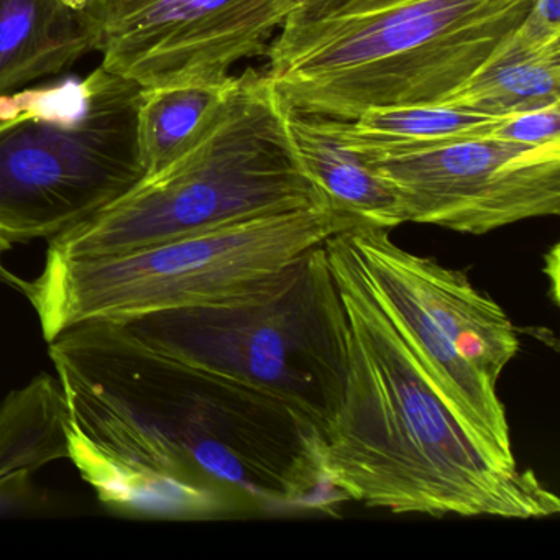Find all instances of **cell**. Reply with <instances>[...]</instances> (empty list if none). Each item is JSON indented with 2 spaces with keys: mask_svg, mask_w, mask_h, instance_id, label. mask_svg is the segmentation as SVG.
Returning a JSON list of instances; mask_svg holds the SVG:
<instances>
[{
  "mask_svg": "<svg viewBox=\"0 0 560 560\" xmlns=\"http://www.w3.org/2000/svg\"><path fill=\"white\" fill-rule=\"evenodd\" d=\"M139 346L275 393L329 424L346 383V316L324 244L237 296L106 320Z\"/></svg>",
  "mask_w": 560,
  "mask_h": 560,
  "instance_id": "cell-4",
  "label": "cell"
},
{
  "mask_svg": "<svg viewBox=\"0 0 560 560\" xmlns=\"http://www.w3.org/2000/svg\"><path fill=\"white\" fill-rule=\"evenodd\" d=\"M534 0H393L287 19L267 77L290 109L353 120L385 107L441 104L514 34Z\"/></svg>",
  "mask_w": 560,
  "mask_h": 560,
  "instance_id": "cell-2",
  "label": "cell"
},
{
  "mask_svg": "<svg viewBox=\"0 0 560 560\" xmlns=\"http://www.w3.org/2000/svg\"><path fill=\"white\" fill-rule=\"evenodd\" d=\"M68 458L96 490L97 498L117 513L192 520L229 511L221 498L205 488L101 454L74 431L73 425Z\"/></svg>",
  "mask_w": 560,
  "mask_h": 560,
  "instance_id": "cell-14",
  "label": "cell"
},
{
  "mask_svg": "<svg viewBox=\"0 0 560 560\" xmlns=\"http://www.w3.org/2000/svg\"><path fill=\"white\" fill-rule=\"evenodd\" d=\"M380 303L448 405L503 460L516 464L498 380L520 352L503 307L462 271L396 245L388 229H343Z\"/></svg>",
  "mask_w": 560,
  "mask_h": 560,
  "instance_id": "cell-7",
  "label": "cell"
},
{
  "mask_svg": "<svg viewBox=\"0 0 560 560\" xmlns=\"http://www.w3.org/2000/svg\"><path fill=\"white\" fill-rule=\"evenodd\" d=\"M491 137L527 145L560 142V104L504 117Z\"/></svg>",
  "mask_w": 560,
  "mask_h": 560,
  "instance_id": "cell-17",
  "label": "cell"
},
{
  "mask_svg": "<svg viewBox=\"0 0 560 560\" xmlns=\"http://www.w3.org/2000/svg\"><path fill=\"white\" fill-rule=\"evenodd\" d=\"M346 0H287V19H310L326 14L342 5ZM284 19V21H287Z\"/></svg>",
  "mask_w": 560,
  "mask_h": 560,
  "instance_id": "cell-19",
  "label": "cell"
},
{
  "mask_svg": "<svg viewBox=\"0 0 560 560\" xmlns=\"http://www.w3.org/2000/svg\"><path fill=\"white\" fill-rule=\"evenodd\" d=\"M86 25L101 68L142 88L224 81L267 51L287 0H65Z\"/></svg>",
  "mask_w": 560,
  "mask_h": 560,
  "instance_id": "cell-9",
  "label": "cell"
},
{
  "mask_svg": "<svg viewBox=\"0 0 560 560\" xmlns=\"http://www.w3.org/2000/svg\"><path fill=\"white\" fill-rule=\"evenodd\" d=\"M287 114L265 71L235 77L221 113L186 155L51 238L48 254L113 257L260 215L329 205L294 155Z\"/></svg>",
  "mask_w": 560,
  "mask_h": 560,
  "instance_id": "cell-3",
  "label": "cell"
},
{
  "mask_svg": "<svg viewBox=\"0 0 560 560\" xmlns=\"http://www.w3.org/2000/svg\"><path fill=\"white\" fill-rule=\"evenodd\" d=\"M516 34L534 44L560 38V0H534Z\"/></svg>",
  "mask_w": 560,
  "mask_h": 560,
  "instance_id": "cell-18",
  "label": "cell"
},
{
  "mask_svg": "<svg viewBox=\"0 0 560 560\" xmlns=\"http://www.w3.org/2000/svg\"><path fill=\"white\" fill-rule=\"evenodd\" d=\"M501 120L447 104H419L366 110L353 120L336 119V126L347 145L406 150L491 136Z\"/></svg>",
  "mask_w": 560,
  "mask_h": 560,
  "instance_id": "cell-16",
  "label": "cell"
},
{
  "mask_svg": "<svg viewBox=\"0 0 560 560\" xmlns=\"http://www.w3.org/2000/svg\"><path fill=\"white\" fill-rule=\"evenodd\" d=\"M388 2H393V0H346L342 5L330 12L362 11V9L375 8V5L388 4Z\"/></svg>",
  "mask_w": 560,
  "mask_h": 560,
  "instance_id": "cell-20",
  "label": "cell"
},
{
  "mask_svg": "<svg viewBox=\"0 0 560 560\" xmlns=\"http://www.w3.org/2000/svg\"><path fill=\"white\" fill-rule=\"evenodd\" d=\"M142 86L97 68L65 110L50 103L0 113V281L14 245L51 238L93 218L145 176L137 149ZM48 101V94H45Z\"/></svg>",
  "mask_w": 560,
  "mask_h": 560,
  "instance_id": "cell-6",
  "label": "cell"
},
{
  "mask_svg": "<svg viewBox=\"0 0 560 560\" xmlns=\"http://www.w3.org/2000/svg\"><path fill=\"white\" fill-rule=\"evenodd\" d=\"M357 225L332 206H310L222 225L103 258L47 254L19 291L37 311L47 342L68 327L237 296L330 235Z\"/></svg>",
  "mask_w": 560,
  "mask_h": 560,
  "instance_id": "cell-5",
  "label": "cell"
},
{
  "mask_svg": "<svg viewBox=\"0 0 560 560\" xmlns=\"http://www.w3.org/2000/svg\"><path fill=\"white\" fill-rule=\"evenodd\" d=\"M287 129L294 155L329 205L357 224L392 229L405 224L389 186L347 149L336 119L288 107Z\"/></svg>",
  "mask_w": 560,
  "mask_h": 560,
  "instance_id": "cell-10",
  "label": "cell"
},
{
  "mask_svg": "<svg viewBox=\"0 0 560 560\" xmlns=\"http://www.w3.org/2000/svg\"><path fill=\"white\" fill-rule=\"evenodd\" d=\"M324 250L346 316V383L324 431V468L343 500L438 517L559 513V498L503 460L435 388L343 231Z\"/></svg>",
  "mask_w": 560,
  "mask_h": 560,
  "instance_id": "cell-1",
  "label": "cell"
},
{
  "mask_svg": "<svg viewBox=\"0 0 560 560\" xmlns=\"http://www.w3.org/2000/svg\"><path fill=\"white\" fill-rule=\"evenodd\" d=\"M235 77L142 88L137 106V149L145 176L182 159L221 113Z\"/></svg>",
  "mask_w": 560,
  "mask_h": 560,
  "instance_id": "cell-15",
  "label": "cell"
},
{
  "mask_svg": "<svg viewBox=\"0 0 560 560\" xmlns=\"http://www.w3.org/2000/svg\"><path fill=\"white\" fill-rule=\"evenodd\" d=\"M346 147L389 186L402 222L483 235L560 212V142L485 136L406 150Z\"/></svg>",
  "mask_w": 560,
  "mask_h": 560,
  "instance_id": "cell-8",
  "label": "cell"
},
{
  "mask_svg": "<svg viewBox=\"0 0 560 560\" xmlns=\"http://www.w3.org/2000/svg\"><path fill=\"white\" fill-rule=\"evenodd\" d=\"M71 418L60 380L38 375L0 405V510L27 497L35 471L70 457Z\"/></svg>",
  "mask_w": 560,
  "mask_h": 560,
  "instance_id": "cell-11",
  "label": "cell"
},
{
  "mask_svg": "<svg viewBox=\"0 0 560 560\" xmlns=\"http://www.w3.org/2000/svg\"><path fill=\"white\" fill-rule=\"evenodd\" d=\"M91 51L90 31L65 0H0V97L68 70Z\"/></svg>",
  "mask_w": 560,
  "mask_h": 560,
  "instance_id": "cell-12",
  "label": "cell"
},
{
  "mask_svg": "<svg viewBox=\"0 0 560 560\" xmlns=\"http://www.w3.org/2000/svg\"><path fill=\"white\" fill-rule=\"evenodd\" d=\"M441 104L483 116H517L560 104V38L534 44L510 40Z\"/></svg>",
  "mask_w": 560,
  "mask_h": 560,
  "instance_id": "cell-13",
  "label": "cell"
}]
</instances>
